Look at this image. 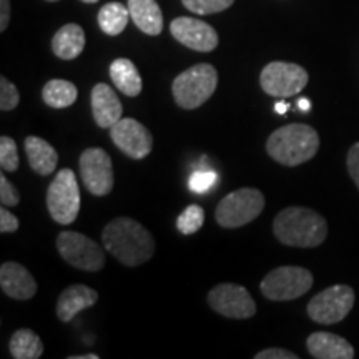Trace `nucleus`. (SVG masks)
Returning <instances> with one entry per match:
<instances>
[{
  "instance_id": "2",
  "label": "nucleus",
  "mask_w": 359,
  "mask_h": 359,
  "mask_svg": "<svg viewBox=\"0 0 359 359\" xmlns=\"http://www.w3.org/2000/svg\"><path fill=\"white\" fill-rule=\"evenodd\" d=\"M273 233L276 240L286 246L314 248L327 236L325 217L306 206H288L276 215L273 222Z\"/></svg>"
},
{
  "instance_id": "33",
  "label": "nucleus",
  "mask_w": 359,
  "mask_h": 359,
  "mask_svg": "<svg viewBox=\"0 0 359 359\" xmlns=\"http://www.w3.org/2000/svg\"><path fill=\"white\" fill-rule=\"evenodd\" d=\"M20 223L19 219H17L15 215H12L6 206H2L0 208V231L2 233H13L19 230Z\"/></svg>"
},
{
  "instance_id": "15",
  "label": "nucleus",
  "mask_w": 359,
  "mask_h": 359,
  "mask_svg": "<svg viewBox=\"0 0 359 359\" xmlns=\"http://www.w3.org/2000/svg\"><path fill=\"white\" fill-rule=\"evenodd\" d=\"M0 286L7 296L13 299H25L34 298L37 293V281L34 280L32 273L20 263L6 262L0 266Z\"/></svg>"
},
{
  "instance_id": "12",
  "label": "nucleus",
  "mask_w": 359,
  "mask_h": 359,
  "mask_svg": "<svg viewBox=\"0 0 359 359\" xmlns=\"http://www.w3.org/2000/svg\"><path fill=\"white\" fill-rule=\"evenodd\" d=\"M208 304L222 316L248 320L257 314V304L250 291L235 283H222L208 293Z\"/></svg>"
},
{
  "instance_id": "6",
  "label": "nucleus",
  "mask_w": 359,
  "mask_h": 359,
  "mask_svg": "<svg viewBox=\"0 0 359 359\" xmlns=\"http://www.w3.org/2000/svg\"><path fill=\"white\" fill-rule=\"evenodd\" d=\"M311 271L302 266H280L263 278L262 293L271 302H293L313 286Z\"/></svg>"
},
{
  "instance_id": "37",
  "label": "nucleus",
  "mask_w": 359,
  "mask_h": 359,
  "mask_svg": "<svg viewBox=\"0 0 359 359\" xmlns=\"http://www.w3.org/2000/svg\"><path fill=\"white\" fill-rule=\"evenodd\" d=\"M275 110H276V114L285 115L286 111L290 110V105H288V103H285V102H278L276 105H275Z\"/></svg>"
},
{
  "instance_id": "29",
  "label": "nucleus",
  "mask_w": 359,
  "mask_h": 359,
  "mask_svg": "<svg viewBox=\"0 0 359 359\" xmlns=\"http://www.w3.org/2000/svg\"><path fill=\"white\" fill-rule=\"evenodd\" d=\"M218 182V173L213 172V170H198L190 177V190L196 195H203V193H208L212 188L217 185Z\"/></svg>"
},
{
  "instance_id": "8",
  "label": "nucleus",
  "mask_w": 359,
  "mask_h": 359,
  "mask_svg": "<svg viewBox=\"0 0 359 359\" xmlns=\"http://www.w3.org/2000/svg\"><path fill=\"white\" fill-rule=\"evenodd\" d=\"M57 250L70 266L97 273L105 266V246L79 231H62L57 236Z\"/></svg>"
},
{
  "instance_id": "14",
  "label": "nucleus",
  "mask_w": 359,
  "mask_h": 359,
  "mask_svg": "<svg viewBox=\"0 0 359 359\" xmlns=\"http://www.w3.org/2000/svg\"><path fill=\"white\" fill-rule=\"evenodd\" d=\"M170 32L180 43L195 52H212L218 47V34L212 25L193 17H178L170 24Z\"/></svg>"
},
{
  "instance_id": "17",
  "label": "nucleus",
  "mask_w": 359,
  "mask_h": 359,
  "mask_svg": "<svg viewBox=\"0 0 359 359\" xmlns=\"http://www.w3.org/2000/svg\"><path fill=\"white\" fill-rule=\"evenodd\" d=\"M98 302V293L85 285H72L64 290L57 299L58 320L69 323L83 309L93 306Z\"/></svg>"
},
{
  "instance_id": "13",
  "label": "nucleus",
  "mask_w": 359,
  "mask_h": 359,
  "mask_svg": "<svg viewBox=\"0 0 359 359\" xmlns=\"http://www.w3.org/2000/svg\"><path fill=\"white\" fill-rule=\"evenodd\" d=\"M110 138L122 154L133 160H142L151 154L154 137L145 125L135 118L118 120L110 128Z\"/></svg>"
},
{
  "instance_id": "19",
  "label": "nucleus",
  "mask_w": 359,
  "mask_h": 359,
  "mask_svg": "<svg viewBox=\"0 0 359 359\" xmlns=\"http://www.w3.org/2000/svg\"><path fill=\"white\" fill-rule=\"evenodd\" d=\"M128 11L133 24L147 35L161 34L163 30V13L156 0H128Z\"/></svg>"
},
{
  "instance_id": "40",
  "label": "nucleus",
  "mask_w": 359,
  "mask_h": 359,
  "mask_svg": "<svg viewBox=\"0 0 359 359\" xmlns=\"http://www.w3.org/2000/svg\"><path fill=\"white\" fill-rule=\"evenodd\" d=\"M47 2H58V0H47Z\"/></svg>"
},
{
  "instance_id": "23",
  "label": "nucleus",
  "mask_w": 359,
  "mask_h": 359,
  "mask_svg": "<svg viewBox=\"0 0 359 359\" xmlns=\"http://www.w3.org/2000/svg\"><path fill=\"white\" fill-rule=\"evenodd\" d=\"M130 17L128 7H125L120 2H109L105 4L98 12V25L103 34L110 35V37H116L127 29Z\"/></svg>"
},
{
  "instance_id": "34",
  "label": "nucleus",
  "mask_w": 359,
  "mask_h": 359,
  "mask_svg": "<svg viewBox=\"0 0 359 359\" xmlns=\"http://www.w3.org/2000/svg\"><path fill=\"white\" fill-rule=\"evenodd\" d=\"M255 359H298V354L283 348H268L255 354Z\"/></svg>"
},
{
  "instance_id": "1",
  "label": "nucleus",
  "mask_w": 359,
  "mask_h": 359,
  "mask_svg": "<svg viewBox=\"0 0 359 359\" xmlns=\"http://www.w3.org/2000/svg\"><path fill=\"white\" fill-rule=\"evenodd\" d=\"M105 250L125 266L147 263L155 253V240L143 224L132 218H115L103 228Z\"/></svg>"
},
{
  "instance_id": "27",
  "label": "nucleus",
  "mask_w": 359,
  "mask_h": 359,
  "mask_svg": "<svg viewBox=\"0 0 359 359\" xmlns=\"http://www.w3.org/2000/svg\"><path fill=\"white\" fill-rule=\"evenodd\" d=\"M183 6L196 15H212L226 11L235 0H182Z\"/></svg>"
},
{
  "instance_id": "7",
  "label": "nucleus",
  "mask_w": 359,
  "mask_h": 359,
  "mask_svg": "<svg viewBox=\"0 0 359 359\" xmlns=\"http://www.w3.org/2000/svg\"><path fill=\"white\" fill-rule=\"evenodd\" d=\"M47 208L58 224H70L80 212V188L75 173L64 168L52 180L47 190Z\"/></svg>"
},
{
  "instance_id": "21",
  "label": "nucleus",
  "mask_w": 359,
  "mask_h": 359,
  "mask_svg": "<svg viewBox=\"0 0 359 359\" xmlns=\"http://www.w3.org/2000/svg\"><path fill=\"white\" fill-rule=\"evenodd\" d=\"M85 48V32L79 24H67L52 39V50L62 60H74Z\"/></svg>"
},
{
  "instance_id": "32",
  "label": "nucleus",
  "mask_w": 359,
  "mask_h": 359,
  "mask_svg": "<svg viewBox=\"0 0 359 359\" xmlns=\"http://www.w3.org/2000/svg\"><path fill=\"white\" fill-rule=\"evenodd\" d=\"M346 163L349 177L353 178V182L356 183V187L359 188V142L354 143V145L349 148Z\"/></svg>"
},
{
  "instance_id": "39",
  "label": "nucleus",
  "mask_w": 359,
  "mask_h": 359,
  "mask_svg": "<svg viewBox=\"0 0 359 359\" xmlns=\"http://www.w3.org/2000/svg\"><path fill=\"white\" fill-rule=\"evenodd\" d=\"M82 2H83V4H97L98 0H82Z\"/></svg>"
},
{
  "instance_id": "5",
  "label": "nucleus",
  "mask_w": 359,
  "mask_h": 359,
  "mask_svg": "<svg viewBox=\"0 0 359 359\" xmlns=\"http://www.w3.org/2000/svg\"><path fill=\"white\" fill-rule=\"evenodd\" d=\"M264 208V196L257 188H240L219 201L215 212L223 228H240L257 219Z\"/></svg>"
},
{
  "instance_id": "38",
  "label": "nucleus",
  "mask_w": 359,
  "mask_h": 359,
  "mask_svg": "<svg viewBox=\"0 0 359 359\" xmlns=\"http://www.w3.org/2000/svg\"><path fill=\"white\" fill-rule=\"evenodd\" d=\"M70 359H98V354H82V356H70Z\"/></svg>"
},
{
  "instance_id": "24",
  "label": "nucleus",
  "mask_w": 359,
  "mask_h": 359,
  "mask_svg": "<svg viewBox=\"0 0 359 359\" xmlns=\"http://www.w3.org/2000/svg\"><path fill=\"white\" fill-rule=\"evenodd\" d=\"M79 97V90L69 80L53 79L50 82L45 83L42 90V98L45 105L52 107V109H67V107L74 105Z\"/></svg>"
},
{
  "instance_id": "4",
  "label": "nucleus",
  "mask_w": 359,
  "mask_h": 359,
  "mask_svg": "<svg viewBox=\"0 0 359 359\" xmlns=\"http://www.w3.org/2000/svg\"><path fill=\"white\" fill-rule=\"evenodd\" d=\"M218 85V72L210 64L193 65L173 80L172 92L178 107L195 110L213 95Z\"/></svg>"
},
{
  "instance_id": "22",
  "label": "nucleus",
  "mask_w": 359,
  "mask_h": 359,
  "mask_svg": "<svg viewBox=\"0 0 359 359\" xmlns=\"http://www.w3.org/2000/svg\"><path fill=\"white\" fill-rule=\"evenodd\" d=\"M110 79L116 90L127 97H138L142 93L143 82L140 72L128 58H116L110 65Z\"/></svg>"
},
{
  "instance_id": "18",
  "label": "nucleus",
  "mask_w": 359,
  "mask_h": 359,
  "mask_svg": "<svg viewBox=\"0 0 359 359\" xmlns=\"http://www.w3.org/2000/svg\"><path fill=\"white\" fill-rule=\"evenodd\" d=\"M309 354L316 359H353L354 348L346 339L327 331H316L306 341Z\"/></svg>"
},
{
  "instance_id": "16",
  "label": "nucleus",
  "mask_w": 359,
  "mask_h": 359,
  "mask_svg": "<svg viewBox=\"0 0 359 359\" xmlns=\"http://www.w3.org/2000/svg\"><path fill=\"white\" fill-rule=\"evenodd\" d=\"M90 100H92L93 118L100 128H111L118 120H122V102L118 100L114 88L107 83H97L92 88Z\"/></svg>"
},
{
  "instance_id": "25",
  "label": "nucleus",
  "mask_w": 359,
  "mask_h": 359,
  "mask_svg": "<svg viewBox=\"0 0 359 359\" xmlns=\"http://www.w3.org/2000/svg\"><path fill=\"white\" fill-rule=\"evenodd\" d=\"M8 349L13 359H39L43 354V343L37 333L24 327L12 334Z\"/></svg>"
},
{
  "instance_id": "35",
  "label": "nucleus",
  "mask_w": 359,
  "mask_h": 359,
  "mask_svg": "<svg viewBox=\"0 0 359 359\" xmlns=\"http://www.w3.org/2000/svg\"><path fill=\"white\" fill-rule=\"evenodd\" d=\"M11 22V0H0V32L7 29Z\"/></svg>"
},
{
  "instance_id": "10",
  "label": "nucleus",
  "mask_w": 359,
  "mask_h": 359,
  "mask_svg": "<svg viewBox=\"0 0 359 359\" xmlns=\"http://www.w3.org/2000/svg\"><path fill=\"white\" fill-rule=\"evenodd\" d=\"M354 291L348 285H334L318 293L308 303V316L320 325H336L351 313Z\"/></svg>"
},
{
  "instance_id": "20",
  "label": "nucleus",
  "mask_w": 359,
  "mask_h": 359,
  "mask_svg": "<svg viewBox=\"0 0 359 359\" xmlns=\"http://www.w3.org/2000/svg\"><path fill=\"white\" fill-rule=\"evenodd\" d=\"M25 154L29 156L30 168L37 175L47 177L57 168L58 155L50 143L40 137H27L24 142Z\"/></svg>"
},
{
  "instance_id": "26",
  "label": "nucleus",
  "mask_w": 359,
  "mask_h": 359,
  "mask_svg": "<svg viewBox=\"0 0 359 359\" xmlns=\"http://www.w3.org/2000/svg\"><path fill=\"white\" fill-rule=\"evenodd\" d=\"M205 212L200 205H190L180 213L177 218V228L182 235H193L203 226Z\"/></svg>"
},
{
  "instance_id": "31",
  "label": "nucleus",
  "mask_w": 359,
  "mask_h": 359,
  "mask_svg": "<svg viewBox=\"0 0 359 359\" xmlns=\"http://www.w3.org/2000/svg\"><path fill=\"white\" fill-rule=\"evenodd\" d=\"M0 201L4 206H15L20 201V193L8 182L6 175H0Z\"/></svg>"
},
{
  "instance_id": "28",
  "label": "nucleus",
  "mask_w": 359,
  "mask_h": 359,
  "mask_svg": "<svg viewBox=\"0 0 359 359\" xmlns=\"http://www.w3.org/2000/svg\"><path fill=\"white\" fill-rule=\"evenodd\" d=\"M0 167L4 172H15L19 168V150L11 137L0 138Z\"/></svg>"
},
{
  "instance_id": "30",
  "label": "nucleus",
  "mask_w": 359,
  "mask_h": 359,
  "mask_svg": "<svg viewBox=\"0 0 359 359\" xmlns=\"http://www.w3.org/2000/svg\"><path fill=\"white\" fill-rule=\"evenodd\" d=\"M20 93L11 80L6 77H0V110L11 111L19 105Z\"/></svg>"
},
{
  "instance_id": "36",
  "label": "nucleus",
  "mask_w": 359,
  "mask_h": 359,
  "mask_svg": "<svg viewBox=\"0 0 359 359\" xmlns=\"http://www.w3.org/2000/svg\"><path fill=\"white\" fill-rule=\"evenodd\" d=\"M298 109L302 111H309V110H311V102H309L308 98H299Z\"/></svg>"
},
{
  "instance_id": "11",
  "label": "nucleus",
  "mask_w": 359,
  "mask_h": 359,
  "mask_svg": "<svg viewBox=\"0 0 359 359\" xmlns=\"http://www.w3.org/2000/svg\"><path fill=\"white\" fill-rule=\"evenodd\" d=\"M83 185L95 196H107L114 190V165L102 148H87L79 161Z\"/></svg>"
},
{
  "instance_id": "9",
  "label": "nucleus",
  "mask_w": 359,
  "mask_h": 359,
  "mask_svg": "<svg viewBox=\"0 0 359 359\" xmlns=\"http://www.w3.org/2000/svg\"><path fill=\"white\" fill-rule=\"evenodd\" d=\"M308 72L302 65L290 62H271L259 75L263 92L276 98L298 95L308 85Z\"/></svg>"
},
{
  "instance_id": "3",
  "label": "nucleus",
  "mask_w": 359,
  "mask_h": 359,
  "mask_svg": "<svg viewBox=\"0 0 359 359\" xmlns=\"http://www.w3.org/2000/svg\"><path fill=\"white\" fill-rule=\"evenodd\" d=\"M320 148V135L304 123H291L269 135L266 151L273 160L285 167H298L311 160Z\"/></svg>"
}]
</instances>
